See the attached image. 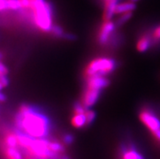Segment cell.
Masks as SVG:
<instances>
[{"label": "cell", "mask_w": 160, "mask_h": 159, "mask_svg": "<svg viewBox=\"0 0 160 159\" xmlns=\"http://www.w3.org/2000/svg\"><path fill=\"white\" fill-rule=\"evenodd\" d=\"M132 17V12H125V13H122L119 15V17L116 19L115 21L116 27H120L124 25V24L128 22V20Z\"/></svg>", "instance_id": "18"}, {"label": "cell", "mask_w": 160, "mask_h": 159, "mask_svg": "<svg viewBox=\"0 0 160 159\" xmlns=\"http://www.w3.org/2000/svg\"><path fill=\"white\" fill-rule=\"evenodd\" d=\"M135 9H136V4H135V2H132L131 1L120 2V3H118V5L116 6L115 14L120 15L122 14V13H125V12H133Z\"/></svg>", "instance_id": "13"}, {"label": "cell", "mask_w": 160, "mask_h": 159, "mask_svg": "<svg viewBox=\"0 0 160 159\" xmlns=\"http://www.w3.org/2000/svg\"><path fill=\"white\" fill-rule=\"evenodd\" d=\"M49 148L51 151L58 154H62L65 152V147L63 144L55 140H50L49 142Z\"/></svg>", "instance_id": "17"}, {"label": "cell", "mask_w": 160, "mask_h": 159, "mask_svg": "<svg viewBox=\"0 0 160 159\" xmlns=\"http://www.w3.org/2000/svg\"><path fill=\"white\" fill-rule=\"evenodd\" d=\"M153 46V41L151 36L149 34H143L138 38L136 44L137 51L140 53H145L150 50Z\"/></svg>", "instance_id": "10"}, {"label": "cell", "mask_w": 160, "mask_h": 159, "mask_svg": "<svg viewBox=\"0 0 160 159\" xmlns=\"http://www.w3.org/2000/svg\"><path fill=\"white\" fill-rule=\"evenodd\" d=\"M116 23L112 20H103L97 34V42L99 46H106L116 30Z\"/></svg>", "instance_id": "5"}, {"label": "cell", "mask_w": 160, "mask_h": 159, "mask_svg": "<svg viewBox=\"0 0 160 159\" xmlns=\"http://www.w3.org/2000/svg\"><path fill=\"white\" fill-rule=\"evenodd\" d=\"M8 73V67L0 61V90H2L3 88L8 86L9 84V80L7 77Z\"/></svg>", "instance_id": "16"}, {"label": "cell", "mask_w": 160, "mask_h": 159, "mask_svg": "<svg viewBox=\"0 0 160 159\" xmlns=\"http://www.w3.org/2000/svg\"><path fill=\"white\" fill-rule=\"evenodd\" d=\"M101 90L85 88L83 94H82V98H81V102L86 110L90 109L98 102L100 98V96H101Z\"/></svg>", "instance_id": "6"}, {"label": "cell", "mask_w": 160, "mask_h": 159, "mask_svg": "<svg viewBox=\"0 0 160 159\" xmlns=\"http://www.w3.org/2000/svg\"><path fill=\"white\" fill-rule=\"evenodd\" d=\"M60 159H70V158H69L67 155H64V154H63V155H61Z\"/></svg>", "instance_id": "25"}, {"label": "cell", "mask_w": 160, "mask_h": 159, "mask_svg": "<svg viewBox=\"0 0 160 159\" xmlns=\"http://www.w3.org/2000/svg\"><path fill=\"white\" fill-rule=\"evenodd\" d=\"M85 113L84 114H74L73 115L71 119V123L73 127H76V128H81V127H84L85 126H87L86 125V117H85Z\"/></svg>", "instance_id": "15"}, {"label": "cell", "mask_w": 160, "mask_h": 159, "mask_svg": "<svg viewBox=\"0 0 160 159\" xmlns=\"http://www.w3.org/2000/svg\"><path fill=\"white\" fill-rule=\"evenodd\" d=\"M62 141H63V144H64V145H71L75 141V138L70 133H66L62 137Z\"/></svg>", "instance_id": "23"}, {"label": "cell", "mask_w": 160, "mask_h": 159, "mask_svg": "<svg viewBox=\"0 0 160 159\" xmlns=\"http://www.w3.org/2000/svg\"><path fill=\"white\" fill-rule=\"evenodd\" d=\"M2 151L5 159H24L23 153L20 150V148L8 147L3 145Z\"/></svg>", "instance_id": "11"}, {"label": "cell", "mask_w": 160, "mask_h": 159, "mask_svg": "<svg viewBox=\"0 0 160 159\" xmlns=\"http://www.w3.org/2000/svg\"><path fill=\"white\" fill-rule=\"evenodd\" d=\"M27 159H39V158H33V157H29V158H27Z\"/></svg>", "instance_id": "27"}, {"label": "cell", "mask_w": 160, "mask_h": 159, "mask_svg": "<svg viewBox=\"0 0 160 159\" xmlns=\"http://www.w3.org/2000/svg\"><path fill=\"white\" fill-rule=\"evenodd\" d=\"M21 9L19 0H0V12Z\"/></svg>", "instance_id": "12"}, {"label": "cell", "mask_w": 160, "mask_h": 159, "mask_svg": "<svg viewBox=\"0 0 160 159\" xmlns=\"http://www.w3.org/2000/svg\"><path fill=\"white\" fill-rule=\"evenodd\" d=\"M151 38L153 41V44H159L160 43V24L155 27L153 29L152 32L150 33Z\"/></svg>", "instance_id": "21"}, {"label": "cell", "mask_w": 160, "mask_h": 159, "mask_svg": "<svg viewBox=\"0 0 160 159\" xmlns=\"http://www.w3.org/2000/svg\"><path fill=\"white\" fill-rule=\"evenodd\" d=\"M104 5V11L102 19L103 20H112L115 15L116 6L120 0H102Z\"/></svg>", "instance_id": "9"}, {"label": "cell", "mask_w": 160, "mask_h": 159, "mask_svg": "<svg viewBox=\"0 0 160 159\" xmlns=\"http://www.w3.org/2000/svg\"><path fill=\"white\" fill-rule=\"evenodd\" d=\"M85 81H86L85 88H89V89L101 91H102L106 88H108L111 84L109 80L103 76H94V77L85 79Z\"/></svg>", "instance_id": "8"}, {"label": "cell", "mask_w": 160, "mask_h": 159, "mask_svg": "<svg viewBox=\"0 0 160 159\" xmlns=\"http://www.w3.org/2000/svg\"><path fill=\"white\" fill-rule=\"evenodd\" d=\"M152 135L154 137V138L158 141V143L160 144V129L157 130V131L152 132Z\"/></svg>", "instance_id": "24"}, {"label": "cell", "mask_w": 160, "mask_h": 159, "mask_svg": "<svg viewBox=\"0 0 160 159\" xmlns=\"http://www.w3.org/2000/svg\"><path fill=\"white\" fill-rule=\"evenodd\" d=\"M129 1H131V2H138V1H139V0H129Z\"/></svg>", "instance_id": "26"}, {"label": "cell", "mask_w": 160, "mask_h": 159, "mask_svg": "<svg viewBox=\"0 0 160 159\" xmlns=\"http://www.w3.org/2000/svg\"><path fill=\"white\" fill-rule=\"evenodd\" d=\"M139 119L151 133L160 129L159 118L150 109L142 110L139 114Z\"/></svg>", "instance_id": "4"}, {"label": "cell", "mask_w": 160, "mask_h": 159, "mask_svg": "<svg viewBox=\"0 0 160 159\" xmlns=\"http://www.w3.org/2000/svg\"><path fill=\"white\" fill-rule=\"evenodd\" d=\"M50 32H51L52 36L57 37V38H63V36L65 34V32L63 31V28L58 25V24H54Z\"/></svg>", "instance_id": "19"}, {"label": "cell", "mask_w": 160, "mask_h": 159, "mask_svg": "<svg viewBox=\"0 0 160 159\" xmlns=\"http://www.w3.org/2000/svg\"><path fill=\"white\" fill-rule=\"evenodd\" d=\"M120 159H146L133 145L122 144L120 149Z\"/></svg>", "instance_id": "7"}, {"label": "cell", "mask_w": 160, "mask_h": 159, "mask_svg": "<svg viewBox=\"0 0 160 159\" xmlns=\"http://www.w3.org/2000/svg\"><path fill=\"white\" fill-rule=\"evenodd\" d=\"M35 26L42 32H50L53 24L51 4L45 0H29V8Z\"/></svg>", "instance_id": "2"}, {"label": "cell", "mask_w": 160, "mask_h": 159, "mask_svg": "<svg viewBox=\"0 0 160 159\" xmlns=\"http://www.w3.org/2000/svg\"><path fill=\"white\" fill-rule=\"evenodd\" d=\"M85 117H86V125L89 126V125H91L92 123L94 122L96 118V113L95 111H93V110H90V109H87L85 113Z\"/></svg>", "instance_id": "20"}, {"label": "cell", "mask_w": 160, "mask_h": 159, "mask_svg": "<svg viewBox=\"0 0 160 159\" xmlns=\"http://www.w3.org/2000/svg\"><path fill=\"white\" fill-rule=\"evenodd\" d=\"M15 124L17 130L33 138H47L51 130L48 117L30 105H21L19 107Z\"/></svg>", "instance_id": "1"}, {"label": "cell", "mask_w": 160, "mask_h": 159, "mask_svg": "<svg viewBox=\"0 0 160 159\" xmlns=\"http://www.w3.org/2000/svg\"><path fill=\"white\" fill-rule=\"evenodd\" d=\"M3 145L8 147L19 148L18 138L16 135V132H8L3 137Z\"/></svg>", "instance_id": "14"}, {"label": "cell", "mask_w": 160, "mask_h": 159, "mask_svg": "<svg viewBox=\"0 0 160 159\" xmlns=\"http://www.w3.org/2000/svg\"><path fill=\"white\" fill-rule=\"evenodd\" d=\"M117 67V62L112 58L100 57L91 60L85 67L84 77L85 79L94 76H103L111 74Z\"/></svg>", "instance_id": "3"}, {"label": "cell", "mask_w": 160, "mask_h": 159, "mask_svg": "<svg viewBox=\"0 0 160 159\" xmlns=\"http://www.w3.org/2000/svg\"><path fill=\"white\" fill-rule=\"evenodd\" d=\"M73 114H84L86 111L81 102H76L73 105Z\"/></svg>", "instance_id": "22"}]
</instances>
